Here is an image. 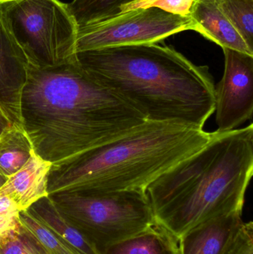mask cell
Wrapping results in <instances>:
<instances>
[{
  "label": "cell",
  "mask_w": 253,
  "mask_h": 254,
  "mask_svg": "<svg viewBox=\"0 0 253 254\" xmlns=\"http://www.w3.org/2000/svg\"><path fill=\"white\" fill-rule=\"evenodd\" d=\"M20 119L34 152L51 164L114 140L147 121L77 61L54 67L28 64Z\"/></svg>",
  "instance_id": "6da1fadb"
},
{
  "label": "cell",
  "mask_w": 253,
  "mask_h": 254,
  "mask_svg": "<svg viewBox=\"0 0 253 254\" xmlns=\"http://www.w3.org/2000/svg\"><path fill=\"white\" fill-rule=\"evenodd\" d=\"M79 65L152 122L199 128L215 113V83L206 65L193 64L172 46H114L76 54Z\"/></svg>",
  "instance_id": "7a4b0ae2"
},
{
  "label": "cell",
  "mask_w": 253,
  "mask_h": 254,
  "mask_svg": "<svg viewBox=\"0 0 253 254\" xmlns=\"http://www.w3.org/2000/svg\"><path fill=\"white\" fill-rule=\"evenodd\" d=\"M253 174V125L212 131L203 148L146 190L157 223L177 240L211 218L242 211Z\"/></svg>",
  "instance_id": "3957f363"
},
{
  "label": "cell",
  "mask_w": 253,
  "mask_h": 254,
  "mask_svg": "<svg viewBox=\"0 0 253 254\" xmlns=\"http://www.w3.org/2000/svg\"><path fill=\"white\" fill-rule=\"evenodd\" d=\"M212 136L185 124L147 121L114 140L52 164L49 195L146 191L166 170L200 150Z\"/></svg>",
  "instance_id": "277c9868"
},
{
  "label": "cell",
  "mask_w": 253,
  "mask_h": 254,
  "mask_svg": "<svg viewBox=\"0 0 253 254\" xmlns=\"http://www.w3.org/2000/svg\"><path fill=\"white\" fill-rule=\"evenodd\" d=\"M56 208L93 243L100 253L155 222L143 190L49 195Z\"/></svg>",
  "instance_id": "5b68a950"
},
{
  "label": "cell",
  "mask_w": 253,
  "mask_h": 254,
  "mask_svg": "<svg viewBox=\"0 0 253 254\" xmlns=\"http://www.w3.org/2000/svg\"><path fill=\"white\" fill-rule=\"evenodd\" d=\"M0 13L28 64L54 67L77 61L78 26L59 0H0Z\"/></svg>",
  "instance_id": "8992f818"
},
{
  "label": "cell",
  "mask_w": 253,
  "mask_h": 254,
  "mask_svg": "<svg viewBox=\"0 0 253 254\" xmlns=\"http://www.w3.org/2000/svg\"><path fill=\"white\" fill-rule=\"evenodd\" d=\"M196 30L191 16L172 14L157 7L134 9L79 28L77 52L152 44L182 31Z\"/></svg>",
  "instance_id": "52a82bcc"
},
{
  "label": "cell",
  "mask_w": 253,
  "mask_h": 254,
  "mask_svg": "<svg viewBox=\"0 0 253 254\" xmlns=\"http://www.w3.org/2000/svg\"><path fill=\"white\" fill-rule=\"evenodd\" d=\"M224 71L215 86L217 131L236 129L252 119L253 55L222 49Z\"/></svg>",
  "instance_id": "ba28073f"
},
{
  "label": "cell",
  "mask_w": 253,
  "mask_h": 254,
  "mask_svg": "<svg viewBox=\"0 0 253 254\" xmlns=\"http://www.w3.org/2000/svg\"><path fill=\"white\" fill-rule=\"evenodd\" d=\"M28 64L0 13V107L12 123L21 126V95Z\"/></svg>",
  "instance_id": "9c48e42d"
},
{
  "label": "cell",
  "mask_w": 253,
  "mask_h": 254,
  "mask_svg": "<svg viewBox=\"0 0 253 254\" xmlns=\"http://www.w3.org/2000/svg\"><path fill=\"white\" fill-rule=\"evenodd\" d=\"M244 224L242 211L231 212L203 221L180 237L179 254H226Z\"/></svg>",
  "instance_id": "30bf717a"
},
{
  "label": "cell",
  "mask_w": 253,
  "mask_h": 254,
  "mask_svg": "<svg viewBox=\"0 0 253 254\" xmlns=\"http://www.w3.org/2000/svg\"><path fill=\"white\" fill-rule=\"evenodd\" d=\"M51 165L33 150L26 164L0 188V195L10 198L20 211L28 210L39 200L49 196L48 176Z\"/></svg>",
  "instance_id": "8fae6325"
},
{
  "label": "cell",
  "mask_w": 253,
  "mask_h": 254,
  "mask_svg": "<svg viewBox=\"0 0 253 254\" xmlns=\"http://www.w3.org/2000/svg\"><path fill=\"white\" fill-rule=\"evenodd\" d=\"M197 30L203 37L221 46L248 55L253 50L217 7L215 0H199L191 15Z\"/></svg>",
  "instance_id": "7c38bea8"
},
{
  "label": "cell",
  "mask_w": 253,
  "mask_h": 254,
  "mask_svg": "<svg viewBox=\"0 0 253 254\" xmlns=\"http://www.w3.org/2000/svg\"><path fill=\"white\" fill-rule=\"evenodd\" d=\"M101 254H179L178 240L155 222L143 231L108 246Z\"/></svg>",
  "instance_id": "4fadbf2b"
},
{
  "label": "cell",
  "mask_w": 253,
  "mask_h": 254,
  "mask_svg": "<svg viewBox=\"0 0 253 254\" xmlns=\"http://www.w3.org/2000/svg\"><path fill=\"white\" fill-rule=\"evenodd\" d=\"M28 209L77 254H101L96 246L58 210L50 197L41 198Z\"/></svg>",
  "instance_id": "5bb4252c"
},
{
  "label": "cell",
  "mask_w": 253,
  "mask_h": 254,
  "mask_svg": "<svg viewBox=\"0 0 253 254\" xmlns=\"http://www.w3.org/2000/svg\"><path fill=\"white\" fill-rule=\"evenodd\" d=\"M33 146L21 125L13 124L0 135V173L9 178L29 159Z\"/></svg>",
  "instance_id": "9a60e30c"
},
{
  "label": "cell",
  "mask_w": 253,
  "mask_h": 254,
  "mask_svg": "<svg viewBox=\"0 0 253 254\" xmlns=\"http://www.w3.org/2000/svg\"><path fill=\"white\" fill-rule=\"evenodd\" d=\"M19 228L46 254H78L59 236L49 229L29 209L19 213Z\"/></svg>",
  "instance_id": "2e32d148"
},
{
  "label": "cell",
  "mask_w": 253,
  "mask_h": 254,
  "mask_svg": "<svg viewBox=\"0 0 253 254\" xmlns=\"http://www.w3.org/2000/svg\"><path fill=\"white\" fill-rule=\"evenodd\" d=\"M138 0H74L68 7L78 28L121 13V8Z\"/></svg>",
  "instance_id": "e0dca14e"
},
{
  "label": "cell",
  "mask_w": 253,
  "mask_h": 254,
  "mask_svg": "<svg viewBox=\"0 0 253 254\" xmlns=\"http://www.w3.org/2000/svg\"><path fill=\"white\" fill-rule=\"evenodd\" d=\"M215 3L253 50V0H215Z\"/></svg>",
  "instance_id": "ac0fdd59"
},
{
  "label": "cell",
  "mask_w": 253,
  "mask_h": 254,
  "mask_svg": "<svg viewBox=\"0 0 253 254\" xmlns=\"http://www.w3.org/2000/svg\"><path fill=\"white\" fill-rule=\"evenodd\" d=\"M199 0H138L121 8V13L137 8L157 7L172 14L191 16Z\"/></svg>",
  "instance_id": "d6986e66"
},
{
  "label": "cell",
  "mask_w": 253,
  "mask_h": 254,
  "mask_svg": "<svg viewBox=\"0 0 253 254\" xmlns=\"http://www.w3.org/2000/svg\"><path fill=\"white\" fill-rule=\"evenodd\" d=\"M0 238V254H46L20 228Z\"/></svg>",
  "instance_id": "ffe728a7"
},
{
  "label": "cell",
  "mask_w": 253,
  "mask_h": 254,
  "mask_svg": "<svg viewBox=\"0 0 253 254\" xmlns=\"http://www.w3.org/2000/svg\"><path fill=\"white\" fill-rule=\"evenodd\" d=\"M20 212L10 198L0 195V237L19 228L18 219Z\"/></svg>",
  "instance_id": "44dd1931"
},
{
  "label": "cell",
  "mask_w": 253,
  "mask_h": 254,
  "mask_svg": "<svg viewBox=\"0 0 253 254\" xmlns=\"http://www.w3.org/2000/svg\"><path fill=\"white\" fill-rule=\"evenodd\" d=\"M226 254H253V224H244L237 238Z\"/></svg>",
  "instance_id": "7402d4cb"
},
{
  "label": "cell",
  "mask_w": 253,
  "mask_h": 254,
  "mask_svg": "<svg viewBox=\"0 0 253 254\" xmlns=\"http://www.w3.org/2000/svg\"><path fill=\"white\" fill-rule=\"evenodd\" d=\"M13 125V124L12 123L11 121L7 117L4 110L0 107V135H1V133H2L6 128H8L9 127Z\"/></svg>",
  "instance_id": "603a6c76"
},
{
  "label": "cell",
  "mask_w": 253,
  "mask_h": 254,
  "mask_svg": "<svg viewBox=\"0 0 253 254\" xmlns=\"http://www.w3.org/2000/svg\"><path fill=\"white\" fill-rule=\"evenodd\" d=\"M7 179H8V178L6 177L5 176H4V175L1 174V173H0V188H1V187L5 184V182H7Z\"/></svg>",
  "instance_id": "cb8c5ba5"
},
{
  "label": "cell",
  "mask_w": 253,
  "mask_h": 254,
  "mask_svg": "<svg viewBox=\"0 0 253 254\" xmlns=\"http://www.w3.org/2000/svg\"><path fill=\"white\" fill-rule=\"evenodd\" d=\"M1 238H0V251H1Z\"/></svg>",
  "instance_id": "d4e9b609"
}]
</instances>
